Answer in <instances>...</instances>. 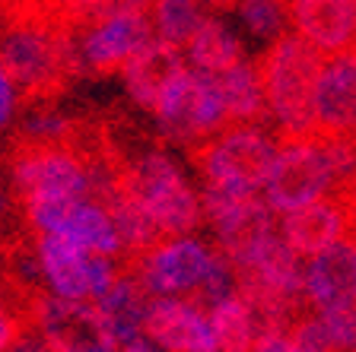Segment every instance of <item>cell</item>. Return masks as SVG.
<instances>
[{
	"label": "cell",
	"instance_id": "cell-8",
	"mask_svg": "<svg viewBox=\"0 0 356 352\" xmlns=\"http://www.w3.org/2000/svg\"><path fill=\"white\" fill-rule=\"evenodd\" d=\"M200 216L210 222L216 254L226 264H242L267 238L277 235V213L264 203V194H229L200 187Z\"/></svg>",
	"mask_w": 356,
	"mask_h": 352
},
{
	"label": "cell",
	"instance_id": "cell-10",
	"mask_svg": "<svg viewBox=\"0 0 356 352\" xmlns=\"http://www.w3.org/2000/svg\"><path fill=\"white\" fill-rule=\"evenodd\" d=\"M277 232L299 260L325 254L327 248L353 238V194H327L302 210H293L277 222Z\"/></svg>",
	"mask_w": 356,
	"mask_h": 352
},
{
	"label": "cell",
	"instance_id": "cell-22",
	"mask_svg": "<svg viewBox=\"0 0 356 352\" xmlns=\"http://www.w3.org/2000/svg\"><path fill=\"white\" fill-rule=\"evenodd\" d=\"M210 13H213V7H204V3H175V0L149 3V29H153L156 42L181 51Z\"/></svg>",
	"mask_w": 356,
	"mask_h": 352
},
{
	"label": "cell",
	"instance_id": "cell-11",
	"mask_svg": "<svg viewBox=\"0 0 356 352\" xmlns=\"http://www.w3.org/2000/svg\"><path fill=\"white\" fill-rule=\"evenodd\" d=\"M35 327L54 352H118V343L92 301H60L44 295L35 308Z\"/></svg>",
	"mask_w": 356,
	"mask_h": 352
},
{
	"label": "cell",
	"instance_id": "cell-18",
	"mask_svg": "<svg viewBox=\"0 0 356 352\" xmlns=\"http://www.w3.org/2000/svg\"><path fill=\"white\" fill-rule=\"evenodd\" d=\"M226 111V127H267L270 111H267L264 86H261L258 58H245L229 74L216 76Z\"/></svg>",
	"mask_w": 356,
	"mask_h": 352
},
{
	"label": "cell",
	"instance_id": "cell-19",
	"mask_svg": "<svg viewBox=\"0 0 356 352\" xmlns=\"http://www.w3.org/2000/svg\"><path fill=\"white\" fill-rule=\"evenodd\" d=\"M213 13H216V7H213ZM213 13L200 22L197 32L188 38L185 51L194 67V74H204V76H213L216 80V76L229 74L232 67L242 64L248 54H245L242 38Z\"/></svg>",
	"mask_w": 356,
	"mask_h": 352
},
{
	"label": "cell",
	"instance_id": "cell-3",
	"mask_svg": "<svg viewBox=\"0 0 356 352\" xmlns=\"http://www.w3.org/2000/svg\"><path fill=\"white\" fill-rule=\"evenodd\" d=\"M149 299H181L210 311L216 301L236 295V276L229 264L197 238H172L149 251L134 267Z\"/></svg>",
	"mask_w": 356,
	"mask_h": 352
},
{
	"label": "cell",
	"instance_id": "cell-12",
	"mask_svg": "<svg viewBox=\"0 0 356 352\" xmlns=\"http://www.w3.org/2000/svg\"><path fill=\"white\" fill-rule=\"evenodd\" d=\"M356 64L353 51L321 60L312 92V133L325 140H353L356 124Z\"/></svg>",
	"mask_w": 356,
	"mask_h": 352
},
{
	"label": "cell",
	"instance_id": "cell-23",
	"mask_svg": "<svg viewBox=\"0 0 356 352\" xmlns=\"http://www.w3.org/2000/svg\"><path fill=\"white\" fill-rule=\"evenodd\" d=\"M242 22L248 26L254 38H264V42H277L280 35H286V26H289V13H286V3H267V0H254V3H238L232 7Z\"/></svg>",
	"mask_w": 356,
	"mask_h": 352
},
{
	"label": "cell",
	"instance_id": "cell-16",
	"mask_svg": "<svg viewBox=\"0 0 356 352\" xmlns=\"http://www.w3.org/2000/svg\"><path fill=\"white\" fill-rule=\"evenodd\" d=\"M149 301L153 299L143 289L137 270L134 267H118L111 286L92 305L99 308V315H102L105 327L111 330L115 343L124 346L131 340H143V317H147Z\"/></svg>",
	"mask_w": 356,
	"mask_h": 352
},
{
	"label": "cell",
	"instance_id": "cell-14",
	"mask_svg": "<svg viewBox=\"0 0 356 352\" xmlns=\"http://www.w3.org/2000/svg\"><path fill=\"white\" fill-rule=\"evenodd\" d=\"M143 337L165 352H216L207 311L181 299H153L143 317Z\"/></svg>",
	"mask_w": 356,
	"mask_h": 352
},
{
	"label": "cell",
	"instance_id": "cell-2",
	"mask_svg": "<svg viewBox=\"0 0 356 352\" xmlns=\"http://www.w3.org/2000/svg\"><path fill=\"white\" fill-rule=\"evenodd\" d=\"M264 203L286 216L327 194H353V140L280 137L274 169L264 184Z\"/></svg>",
	"mask_w": 356,
	"mask_h": 352
},
{
	"label": "cell",
	"instance_id": "cell-17",
	"mask_svg": "<svg viewBox=\"0 0 356 352\" xmlns=\"http://www.w3.org/2000/svg\"><path fill=\"white\" fill-rule=\"evenodd\" d=\"M181 70H185V54L178 51V48H169V44L149 38L140 51L121 67V76H124L127 96L140 105V108L153 111L159 96L165 92V86Z\"/></svg>",
	"mask_w": 356,
	"mask_h": 352
},
{
	"label": "cell",
	"instance_id": "cell-24",
	"mask_svg": "<svg viewBox=\"0 0 356 352\" xmlns=\"http://www.w3.org/2000/svg\"><path fill=\"white\" fill-rule=\"evenodd\" d=\"M3 352H54V349H51V343L44 340V333L38 330L35 324H26Z\"/></svg>",
	"mask_w": 356,
	"mask_h": 352
},
{
	"label": "cell",
	"instance_id": "cell-20",
	"mask_svg": "<svg viewBox=\"0 0 356 352\" xmlns=\"http://www.w3.org/2000/svg\"><path fill=\"white\" fill-rule=\"evenodd\" d=\"M51 235H64L67 242H74L76 248L89 251V254H99V257H105V260H115V264L121 260L118 235L111 228L108 216H105L96 203L74 206Z\"/></svg>",
	"mask_w": 356,
	"mask_h": 352
},
{
	"label": "cell",
	"instance_id": "cell-27",
	"mask_svg": "<svg viewBox=\"0 0 356 352\" xmlns=\"http://www.w3.org/2000/svg\"><path fill=\"white\" fill-rule=\"evenodd\" d=\"M118 352H153V349H149L147 340H131V343L118 346Z\"/></svg>",
	"mask_w": 356,
	"mask_h": 352
},
{
	"label": "cell",
	"instance_id": "cell-6",
	"mask_svg": "<svg viewBox=\"0 0 356 352\" xmlns=\"http://www.w3.org/2000/svg\"><path fill=\"white\" fill-rule=\"evenodd\" d=\"M277 146H280V131L226 127L204 146L191 149L188 159L200 175V187L229 194H261L267 175L274 169Z\"/></svg>",
	"mask_w": 356,
	"mask_h": 352
},
{
	"label": "cell",
	"instance_id": "cell-1",
	"mask_svg": "<svg viewBox=\"0 0 356 352\" xmlns=\"http://www.w3.org/2000/svg\"><path fill=\"white\" fill-rule=\"evenodd\" d=\"M0 67L26 108H48L64 96L80 80L67 3H0Z\"/></svg>",
	"mask_w": 356,
	"mask_h": 352
},
{
	"label": "cell",
	"instance_id": "cell-5",
	"mask_svg": "<svg viewBox=\"0 0 356 352\" xmlns=\"http://www.w3.org/2000/svg\"><path fill=\"white\" fill-rule=\"evenodd\" d=\"M321 54L296 32H286L258 54L267 111L280 137H312V92L321 70Z\"/></svg>",
	"mask_w": 356,
	"mask_h": 352
},
{
	"label": "cell",
	"instance_id": "cell-4",
	"mask_svg": "<svg viewBox=\"0 0 356 352\" xmlns=\"http://www.w3.org/2000/svg\"><path fill=\"white\" fill-rule=\"evenodd\" d=\"M67 35L83 74H121L153 38L149 3H67Z\"/></svg>",
	"mask_w": 356,
	"mask_h": 352
},
{
	"label": "cell",
	"instance_id": "cell-9",
	"mask_svg": "<svg viewBox=\"0 0 356 352\" xmlns=\"http://www.w3.org/2000/svg\"><path fill=\"white\" fill-rule=\"evenodd\" d=\"M35 257L48 295L60 301H96L118 270L115 260L76 248L64 235H38Z\"/></svg>",
	"mask_w": 356,
	"mask_h": 352
},
{
	"label": "cell",
	"instance_id": "cell-13",
	"mask_svg": "<svg viewBox=\"0 0 356 352\" xmlns=\"http://www.w3.org/2000/svg\"><path fill=\"white\" fill-rule=\"evenodd\" d=\"M305 301L318 315H350L356 295V248L353 238L327 248L302 264Z\"/></svg>",
	"mask_w": 356,
	"mask_h": 352
},
{
	"label": "cell",
	"instance_id": "cell-7",
	"mask_svg": "<svg viewBox=\"0 0 356 352\" xmlns=\"http://www.w3.org/2000/svg\"><path fill=\"white\" fill-rule=\"evenodd\" d=\"M153 115L159 121V131L172 143L185 146L188 153L226 131V111H222L220 86H216L213 76L194 74V70H181L165 86Z\"/></svg>",
	"mask_w": 356,
	"mask_h": 352
},
{
	"label": "cell",
	"instance_id": "cell-21",
	"mask_svg": "<svg viewBox=\"0 0 356 352\" xmlns=\"http://www.w3.org/2000/svg\"><path fill=\"white\" fill-rule=\"evenodd\" d=\"M207 321H210V330H213L216 352H252L254 343H258L254 317L238 295L216 301L213 308L207 311Z\"/></svg>",
	"mask_w": 356,
	"mask_h": 352
},
{
	"label": "cell",
	"instance_id": "cell-15",
	"mask_svg": "<svg viewBox=\"0 0 356 352\" xmlns=\"http://www.w3.org/2000/svg\"><path fill=\"white\" fill-rule=\"evenodd\" d=\"M286 13L296 26V35L312 44L321 58L353 51L356 7L350 0H293L286 3Z\"/></svg>",
	"mask_w": 356,
	"mask_h": 352
},
{
	"label": "cell",
	"instance_id": "cell-26",
	"mask_svg": "<svg viewBox=\"0 0 356 352\" xmlns=\"http://www.w3.org/2000/svg\"><path fill=\"white\" fill-rule=\"evenodd\" d=\"M252 352H296V349H293V343H289L286 337H280V333H267V337H261L258 343H254Z\"/></svg>",
	"mask_w": 356,
	"mask_h": 352
},
{
	"label": "cell",
	"instance_id": "cell-25",
	"mask_svg": "<svg viewBox=\"0 0 356 352\" xmlns=\"http://www.w3.org/2000/svg\"><path fill=\"white\" fill-rule=\"evenodd\" d=\"M16 92H13V83L7 80V74H3V67H0V131L3 127H10V121H13L16 115Z\"/></svg>",
	"mask_w": 356,
	"mask_h": 352
}]
</instances>
